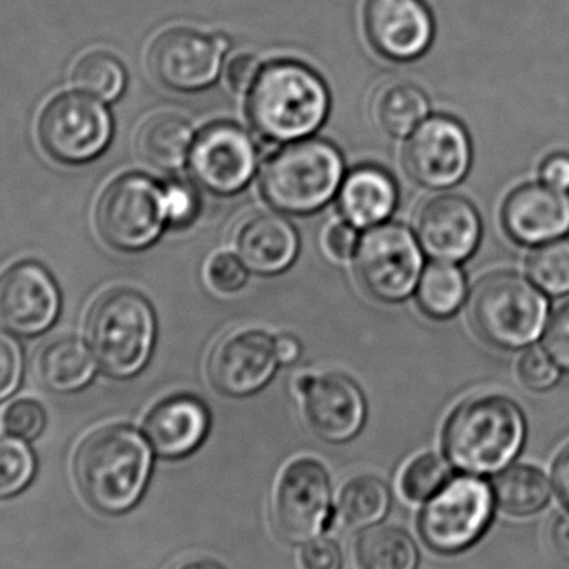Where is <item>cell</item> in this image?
<instances>
[{
    "mask_svg": "<svg viewBox=\"0 0 569 569\" xmlns=\"http://www.w3.org/2000/svg\"><path fill=\"white\" fill-rule=\"evenodd\" d=\"M150 470L149 445L132 428L97 430L77 451V483L100 513L122 515L136 507L149 483Z\"/></svg>",
    "mask_w": 569,
    "mask_h": 569,
    "instance_id": "cell-1",
    "label": "cell"
},
{
    "mask_svg": "<svg viewBox=\"0 0 569 569\" xmlns=\"http://www.w3.org/2000/svg\"><path fill=\"white\" fill-rule=\"evenodd\" d=\"M527 420L513 400L483 395L463 401L448 418L445 455L468 475H493L507 468L523 448Z\"/></svg>",
    "mask_w": 569,
    "mask_h": 569,
    "instance_id": "cell-2",
    "label": "cell"
},
{
    "mask_svg": "<svg viewBox=\"0 0 569 569\" xmlns=\"http://www.w3.org/2000/svg\"><path fill=\"white\" fill-rule=\"evenodd\" d=\"M330 109L323 80L303 63L279 60L260 70L249 90L247 113L270 142H295L320 129Z\"/></svg>",
    "mask_w": 569,
    "mask_h": 569,
    "instance_id": "cell-3",
    "label": "cell"
},
{
    "mask_svg": "<svg viewBox=\"0 0 569 569\" xmlns=\"http://www.w3.org/2000/svg\"><path fill=\"white\" fill-rule=\"evenodd\" d=\"M86 337L106 373L129 378L146 367L156 343V315L139 291L113 288L87 315Z\"/></svg>",
    "mask_w": 569,
    "mask_h": 569,
    "instance_id": "cell-4",
    "label": "cell"
},
{
    "mask_svg": "<svg viewBox=\"0 0 569 569\" xmlns=\"http://www.w3.org/2000/svg\"><path fill=\"white\" fill-rule=\"evenodd\" d=\"M548 300L533 282L511 270L478 280L470 295L468 317L478 337L501 350L533 343L548 317Z\"/></svg>",
    "mask_w": 569,
    "mask_h": 569,
    "instance_id": "cell-5",
    "label": "cell"
},
{
    "mask_svg": "<svg viewBox=\"0 0 569 569\" xmlns=\"http://www.w3.org/2000/svg\"><path fill=\"white\" fill-rule=\"evenodd\" d=\"M343 179V160L327 140L293 142L263 166L260 186L273 209L295 216L317 212L333 199Z\"/></svg>",
    "mask_w": 569,
    "mask_h": 569,
    "instance_id": "cell-6",
    "label": "cell"
},
{
    "mask_svg": "<svg viewBox=\"0 0 569 569\" xmlns=\"http://www.w3.org/2000/svg\"><path fill=\"white\" fill-rule=\"evenodd\" d=\"M495 495L473 475L453 478L425 505L420 535L430 550L457 555L473 547L493 520Z\"/></svg>",
    "mask_w": 569,
    "mask_h": 569,
    "instance_id": "cell-7",
    "label": "cell"
},
{
    "mask_svg": "<svg viewBox=\"0 0 569 569\" xmlns=\"http://www.w3.org/2000/svg\"><path fill=\"white\" fill-rule=\"evenodd\" d=\"M166 222L163 190L140 173L113 180L97 202V232L113 249L136 252L152 246Z\"/></svg>",
    "mask_w": 569,
    "mask_h": 569,
    "instance_id": "cell-8",
    "label": "cell"
},
{
    "mask_svg": "<svg viewBox=\"0 0 569 569\" xmlns=\"http://www.w3.org/2000/svg\"><path fill=\"white\" fill-rule=\"evenodd\" d=\"M420 247L400 223H380L368 230L355 252V272L361 287L381 301H400L420 282Z\"/></svg>",
    "mask_w": 569,
    "mask_h": 569,
    "instance_id": "cell-9",
    "label": "cell"
},
{
    "mask_svg": "<svg viewBox=\"0 0 569 569\" xmlns=\"http://www.w3.org/2000/svg\"><path fill=\"white\" fill-rule=\"evenodd\" d=\"M40 146L52 159L83 163L96 159L112 136V120L100 100L67 92L47 103L39 117Z\"/></svg>",
    "mask_w": 569,
    "mask_h": 569,
    "instance_id": "cell-10",
    "label": "cell"
},
{
    "mask_svg": "<svg viewBox=\"0 0 569 569\" xmlns=\"http://www.w3.org/2000/svg\"><path fill=\"white\" fill-rule=\"evenodd\" d=\"M331 487L327 470L318 461L301 458L280 475L272 498L277 533L290 543H308L327 525Z\"/></svg>",
    "mask_w": 569,
    "mask_h": 569,
    "instance_id": "cell-11",
    "label": "cell"
},
{
    "mask_svg": "<svg viewBox=\"0 0 569 569\" xmlns=\"http://www.w3.org/2000/svg\"><path fill=\"white\" fill-rule=\"evenodd\" d=\"M259 149L247 130L236 123L219 122L193 139L189 170L197 186L216 196L240 192L256 176Z\"/></svg>",
    "mask_w": 569,
    "mask_h": 569,
    "instance_id": "cell-12",
    "label": "cell"
},
{
    "mask_svg": "<svg viewBox=\"0 0 569 569\" xmlns=\"http://www.w3.org/2000/svg\"><path fill=\"white\" fill-rule=\"evenodd\" d=\"M467 129L447 116H435L415 129L403 150L408 177L427 189H450L465 179L471 166Z\"/></svg>",
    "mask_w": 569,
    "mask_h": 569,
    "instance_id": "cell-13",
    "label": "cell"
},
{
    "mask_svg": "<svg viewBox=\"0 0 569 569\" xmlns=\"http://www.w3.org/2000/svg\"><path fill=\"white\" fill-rule=\"evenodd\" d=\"M223 42L196 29L176 27L160 33L149 49L150 73L180 92L206 89L222 67Z\"/></svg>",
    "mask_w": 569,
    "mask_h": 569,
    "instance_id": "cell-14",
    "label": "cell"
},
{
    "mask_svg": "<svg viewBox=\"0 0 569 569\" xmlns=\"http://www.w3.org/2000/svg\"><path fill=\"white\" fill-rule=\"evenodd\" d=\"M279 363L276 338L260 330L236 331L210 353L209 377L223 395L247 397L269 383Z\"/></svg>",
    "mask_w": 569,
    "mask_h": 569,
    "instance_id": "cell-15",
    "label": "cell"
},
{
    "mask_svg": "<svg viewBox=\"0 0 569 569\" xmlns=\"http://www.w3.org/2000/svg\"><path fill=\"white\" fill-rule=\"evenodd\" d=\"M305 420L328 443L351 440L363 427L365 407L360 388L338 373L307 375L298 381Z\"/></svg>",
    "mask_w": 569,
    "mask_h": 569,
    "instance_id": "cell-16",
    "label": "cell"
},
{
    "mask_svg": "<svg viewBox=\"0 0 569 569\" xmlns=\"http://www.w3.org/2000/svg\"><path fill=\"white\" fill-rule=\"evenodd\" d=\"M59 305L56 282L39 263H16L0 273V327L10 333H42L56 320Z\"/></svg>",
    "mask_w": 569,
    "mask_h": 569,
    "instance_id": "cell-17",
    "label": "cell"
},
{
    "mask_svg": "<svg viewBox=\"0 0 569 569\" xmlns=\"http://www.w3.org/2000/svg\"><path fill=\"white\" fill-rule=\"evenodd\" d=\"M417 236L431 259L461 262L477 250L481 219L473 203L463 197H435L418 210Z\"/></svg>",
    "mask_w": 569,
    "mask_h": 569,
    "instance_id": "cell-18",
    "label": "cell"
},
{
    "mask_svg": "<svg viewBox=\"0 0 569 569\" xmlns=\"http://www.w3.org/2000/svg\"><path fill=\"white\" fill-rule=\"evenodd\" d=\"M365 32L381 56L411 60L430 47L435 27L421 0H368Z\"/></svg>",
    "mask_w": 569,
    "mask_h": 569,
    "instance_id": "cell-19",
    "label": "cell"
},
{
    "mask_svg": "<svg viewBox=\"0 0 569 569\" xmlns=\"http://www.w3.org/2000/svg\"><path fill=\"white\" fill-rule=\"evenodd\" d=\"M501 223L520 246L551 242L569 232V199L547 183H523L505 199Z\"/></svg>",
    "mask_w": 569,
    "mask_h": 569,
    "instance_id": "cell-20",
    "label": "cell"
},
{
    "mask_svg": "<svg viewBox=\"0 0 569 569\" xmlns=\"http://www.w3.org/2000/svg\"><path fill=\"white\" fill-rule=\"evenodd\" d=\"M210 415L199 398L176 395L147 415L143 431L160 457L183 458L196 451L209 433Z\"/></svg>",
    "mask_w": 569,
    "mask_h": 569,
    "instance_id": "cell-21",
    "label": "cell"
},
{
    "mask_svg": "<svg viewBox=\"0 0 569 569\" xmlns=\"http://www.w3.org/2000/svg\"><path fill=\"white\" fill-rule=\"evenodd\" d=\"M236 247L247 269L273 276L293 263L298 253V236L283 217L260 212L243 220L237 230Z\"/></svg>",
    "mask_w": 569,
    "mask_h": 569,
    "instance_id": "cell-22",
    "label": "cell"
},
{
    "mask_svg": "<svg viewBox=\"0 0 569 569\" xmlns=\"http://www.w3.org/2000/svg\"><path fill=\"white\" fill-rule=\"evenodd\" d=\"M397 186L390 173L380 167L363 166L355 169L341 183V216L360 229L380 226L397 207Z\"/></svg>",
    "mask_w": 569,
    "mask_h": 569,
    "instance_id": "cell-23",
    "label": "cell"
},
{
    "mask_svg": "<svg viewBox=\"0 0 569 569\" xmlns=\"http://www.w3.org/2000/svg\"><path fill=\"white\" fill-rule=\"evenodd\" d=\"M193 132L183 117L160 112L147 119L137 133V152L149 166L177 170L189 159Z\"/></svg>",
    "mask_w": 569,
    "mask_h": 569,
    "instance_id": "cell-24",
    "label": "cell"
},
{
    "mask_svg": "<svg viewBox=\"0 0 569 569\" xmlns=\"http://www.w3.org/2000/svg\"><path fill=\"white\" fill-rule=\"evenodd\" d=\"M36 368L43 387L59 393H70L89 383L96 371V361L82 341L63 337L40 348Z\"/></svg>",
    "mask_w": 569,
    "mask_h": 569,
    "instance_id": "cell-25",
    "label": "cell"
},
{
    "mask_svg": "<svg viewBox=\"0 0 569 569\" xmlns=\"http://www.w3.org/2000/svg\"><path fill=\"white\" fill-rule=\"evenodd\" d=\"M495 503L508 517H535L551 500V485L540 468L517 465L497 475L491 485Z\"/></svg>",
    "mask_w": 569,
    "mask_h": 569,
    "instance_id": "cell-26",
    "label": "cell"
},
{
    "mask_svg": "<svg viewBox=\"0 0 569 569\" xmlns=\"http://www.w3.org/2000/svg\"><path fill=\"white\" fill-rule=\"evenodd\" d=\"M375 122L391 137H407L428 113V100L413 83L391 82L381 87L371 102Z\"/></svg>",
    "mask_w": 569,
    "mask_h": 569,
    "instance_id": "cell-27",
    "label": "cell"
},
{
    "mask_svg": "<svg viewBox=\"0 0 569 569\" xmlns=\"http://www.w3.org/2000/svg\"><path fill=\"white\" fill-rule=\"evenodd\" d=\"M355 560L360 569H417V545L400 528H367L355 545Z\"/></svg>",
    "mask_w": 569,
    "mask_h": 569,
    "instance_id": "cell-28",
    "label": "cell"
},
{
    "mask_svg": "<svg viewBox=\"0 0 569 569\" xmlns=\"http://www.w3.org/2000/svg\"><path fill=\"white\" fill-rule=\"evenodd\" d=\"M390 503V490L383 481L375 477H358L341 490L338 520L347 530H367L383 520Z\"/></svg>",
    "mask_w": 569,
    "mask_h": 569,
    "instance_id": "cell-29",
    "label": "cell"
},
{
    "mask_svg": "<svg viewBox=\"0 0 569 569\" xmlns=\"http://www.w3.org/2000/svg\"><path fill=\"white\" fill-rule=\"evenodd\" d=\"M467 297L463 272L450 262L433 263L421 273L418 282V303L433 318L457 313Z\"/></svg>",
    "mask_w": 569,
    "mask_h": 569,
    "instance_id": "cell-30",
    "label": "cell"
},
{
    "mask_svg": "<svg viewBox=\"0 0 569 569\" xmlns=\"http://www.w3.org/2000/svg\"><path fill=\"white\" fill-rule=\"evenodd\" d=\"M72 82L79 92L100 102H113L126 89L127 73L116 56L93 50L77 60L72 70Z\"/></svg>",
    "mask_w": 569,
    "mask_h": 569,
    "instance_id": "cell-31",
    "label": "cell"
},
{
    "mask_svg": "<svg viewBox=\"0 0 569 569\" xmlns=\"http://www.w3.org/2000/svg\"><path fill=\"white\" fill-rule=\"evenodd\" d=\"M527 273L531 282L551 297L569 293V239L541 243L528 256Z\"/></svg>",
    "mask_w": 569,
    "mask_h": 569,
    "instance_id": "cell-32",
    "label": "cell"
},
{
    "mask_svg": "<svg viewBox=\"0 0 569 569\" xmlns=\"http://www.w3.org/2000/svg\"><path fill=\"white\" fill-rule=\"evenodd\" d=\"M450 467L438 455L415 458L400 478V491L408 501L421 503L433 497L450 481Z\"/></svg>",
    "mask_w": 569,
    "mask_h": 569,
    "instance_id": "cell-33",
    "label": "cell"
},
{
    "mask_svg": "<svg viewBox=\"0 0 569 569\" xmlns=\"http://www.w3.org/2000/svg\"><path fill=\"white\" fill-rule=\"evenodd\" d=\"M36 475V458L17 437H0V500L26 490Z\"/></svg>",
    "mask_w": 569,
    "mask_h": 569,
    "instance_id": "cell-34",
    "label": "cell"
},
{
    "mask_svg": "<svg viewBox=\"0 0 569 569\" xmlns=\"http://www.w3.org/2000/svg\"><path fill=\"white\" fill-rule=\"evenodd\" d=\"M3 430L20 440H33L46 428V411L37 401L17 400L3 411Z\"/></svg>",
    "mask_w": 569,
    "mask_h": 569,
    "instance_id": "cell-35",
    "label": "cell"
},
{
    "mask_svg": "<svg viewBox=\"0 0 569 569\" xmlns=\"http://www.w3.org/2000/svg\"><path fill=\"white\" fill-rule=\"evenodd\" d=\"M207 282L217 293L229 295L239 291L249 279L246 263L233 253H217L207 266Z\"/></svg>",
    "mask_w": 569,
    "mask_h": 569,
    "instance_id": "cell-36",
    "label": "cell"
},
{
    "mask_svg": "<svg viewBox=\"0 0 569 569\" xmlns=\"http://www.w3.org/2000/svg\"><path fill=\"white\" fill-rule=\"evenodd\" d=\"M518 377L530 390L543 391L560 380V368L547 351L533 348L521 357L518 363Z\"/></svg>",
    "mask_w": 569,
    "mask_h": 569,
    "instance_id": "cell-37",
    "label": "cell"
},
{
    "mask_svg": "<svg viewBox=\"0 0 569 569\" xmlns=\"http://www.w3.org/2000/svg\"><path fill=\"white\" fill-rule=\"evenodd\" d=\"M167 222L173 227H187L199 212V197L186 182H172L163 190Z\"/></svg>",
    "mask_w": 569,
    "mask_h": 569,
    "instance_id": "cell-38",
    "label": "cell"
},
{
    "mask_svg": "<svg viewBox=\"0 0 569 569\" xmlns=\"http://www.w3.org/2000/svg\"><path fill=\"white\" fill-rule=\"evenodd\" d=\"M543 350L558 367L569 371V301L551 315L545 328Z\"/></svg>",
    "mask_w": 569,
    "mask_h": 569,
    "instance_id": "cell-39",
    "label": "cell"
},
{
    "mask_svg": "<svg viewBox=\"0 0 569 569\" xmlns=\"http://www.w3.org/2000/svg\"><path fill=\"white\" fill-rule=\"evenodd\" d=\"M301 569H343L340 547L328 538H313L300 553Z\"/></svg>",
    "mask_w": 569,
    "mask_h": 569,
    "instance_id": "cell-40",
    "label": "cell"
},
{
    "mask_svg": "<svg viewBox=\"0 0 569 569\" xmlns=\"http://www.w3.org/2000/svg\"><path fill=\"white\" fill-rule=\"evenodd\" d=\"M22 373V355L12 338L0 331V400L16 391Z\"/></svg>",
    "mask_w": 569,
    "mask_h": 569,
    "instance_id": "cell-41",
    "label": "cell"
},
{
    "mask_svg": "<svg viewBox=\"0 0 569 569\" xmlns=\"http://www.w3.org/2000/svg\"><path fill=\"white\" fill-rule=\"evenodd\" d=\"M357 230L351 223H333L325 233V249L333 259H350L357 252Z\"/></svg>",
    "mask_w": 569,
    "mask_h": 569,
    "instance_id": "cell-42",
    "label": "cell"
},
{
    "mask_svg": "<svg viewBox=\"0 0 569 569\" xmlns=\"http://www.w3.org/2000/svg\"><path fill=\"white\" fill-rule=\"evenodd\" d=\"M260 70L262 69H260L259 59L256 56H252V53H239V56L230 60L229 67H227V82L237 92H247L256 82Z\"/></svg>",
    "mask_w": 569,
    "mask_h": 569,
    "instance_id": "cell-43",
    "label": "cell"
},
{
    "mask_svg": "<svg viewBox=\"0 0 569 569\" xmlns=\"http://www.w3.org/2000/svg\"><path fill=\"white\" fill-rule=\"evenodd\" d=\"M541 182L558 190L569 189V153L557 152L548 156L540 166Z\"/></svg>",
    "mask_w": 569,
    "mask_h": 569,
    "instance_id": "cell-44",
    "label": "cell"
},
{
    "mask_svg": "<svg viewBox=\"0 0 569 569\" xmlns=\"http://www.w3.org/2000/svg\"><path fill=\"white\" fill-rule=\"evenodd\" d=\"M550 541L553 550L569 561V511L555 518L550 527Z\"/></svg>",
    "mask_w": 569,
    "mask_h": 569,
    "instance_id": "cell-45",
    "label": "cell"
},
{
    "mask_svg": "<svg viewBox=\"0 0 569 569\" xmlns=\"http://www.w3.org/2000/svg\"><path fill=\"white\" fill-rule=\"evenodd\" d=\"M553 483L558 497L569 508V445L561 450L553 465Z\"/></svg>",
    "mask_w": 569,
    "mask_h": 569,
    "instance_id": "cell-46",
    "label": "cell"
},
{
    "mask_svg": "<svg viewBox=\"0 0 569 569\" xmlns=\"http://www.w3.org/2000/svg\"><path fill=\"white\" fill-rule=\"evenodd\" d=\"M276 348L280 363H293L300 355V343L290 335L276 338Z\"/></svg>",
    "mask_w": 569,
    "mask_h": 569,
    "instance_id": "cell-47",
    "label": "cell"
},
{
    "mask_svg": "<svg viewBox=\"0 0 569 569\" xmlns=\"http://www.w3.org/2000/svg\"><path fill=\"white\" fill-rule=\"evenodd\" d=\"M177 569H223L222 567H219V565L213 563V561H206V560H199V561H189V563L182 565V567Z\"/></svg>",
    "mask_w": 569,
    "mask_h": 569,
    "instance_id": "cell-48",
    "label": "cell"
}]
</instances>
